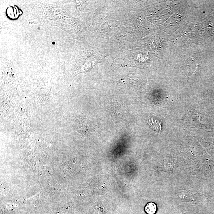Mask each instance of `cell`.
<instances>
[{"mask_svg":"<svg viewBox=\"0 0 214 214\" xmlns=\"http://www.w3.org/2000/svg\"><path fill=\"white\" fill-rule=\"evenodd\" d=\"M156 211V205L153 203H148L145 207V211L148 214H154Z\"/></svg>","mask_w":214,"mask_h":214,"instance_id":"cell-1","label":"cell"},{"mask_svg":"<svg viewBox=\"0 0 214 214\" xmlns=\"http://www.w3.org/2000/svg\"><path fill=\"white\" fill-rule=\"evenodd\" d=\"M53 44H55V42H53Z\"/></svg>","mask_w":214,"mask_h":214,"instance_id":"cell-2","label":"cell"}]
</instances>
